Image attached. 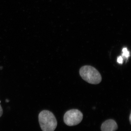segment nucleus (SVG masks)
Returning a JSON list of instances; mask_svg holds the SVG:
<instances>
[{"label":"nucleus","instance_id":"nucleus-1","mask_svg":"<svg viewBox=\"0 0 131 131\" xmlns=\"http://www.w3.org/2000/svg\"><path fill=\"white\" fill-rule=\"evenodd\" d=\"M39 122L43 131H54L57 125V121L55 115L50 111L43 110L38 115Z\"/></svg>","mask_w":131,"mask_h":131},{"label":"nucleus","instance_id":"nucleus-2","mask_svg":"<svg viewBox=\"0 0 131 131\" xmlns=\"http://www.w3.org/2000/svg\"><path fill=\"white\" fill-rule=\"evenodd\" d=\"M81 77L87 82L91 84H98L101 82V74L95 68L90 66H84L80 69Z\"/></svg>","mask_w":131,"mask_h":131},{"label":"nucleus","instance_id":"nucleus-3","mask_svg":"<svg viewBox=\"0 0 131 131\" xmlns=\"http://www.w3.org/2000/svg\"><path fill=\"white\" fill-rule=\"evenodd\" d=\"M83 115L78 109H71L65 113L63 117L64 122L69 126L77 125L81 122Z\"/></svg>","mask_w":131,"mask_h":131},{"label":"nucleus","instance_id":"nucleus-4","mask_svg":"<svg viewBox=\"0 0 131 131\" xmlns=\"http://www.w3.org/2000/svg\"><path fill=\"white\" fill-rule=\"evenodd\" d=\"M118 125L113 119H108L103 122L101 126L102 131H115L118 129Z\"/></svg>","mask_w":131,"mask_h":131},{"label":"nucleus","instance_id":"nucleus-5","mask_svg":"<svg viewBox=\"0 0 131 131\" xmlns=\"http://www.w3.org/2000/svg\"><path fill=\"white\" fill-rule=\"evenodd\" d=\"M130 52L128 51L126 47L122 49V57L128 58L130 57Z\"/></svg>","mask_w":131,"mask_h":131},{"label":"nucleus","instance_id":"nucleus-6","mask_svg":"<svg viewBox=\"0 0 131 131\" xmlns=\"http://www.w3.org/2000/svg\"><path fill=\"white\" fill-rule=\"evenodd\" d=\"M117 62L118 63L122 64L123 63V58L121 56H120L117 58Z\"/></svg>","mask_w":131,"mask_h":131},{"label":"nucleus","instance_id":"nucleus-7","mask_svg":"<svg viewBox=\"0 0 131 131\" xmlns=\"http://www.w3.org/2000/svg\"><path fill=\"white\" fill-rule=\"evenodd\" d=\"M3 114V110L2 107L0 104V118L2 116Z\"/></svg>","mask_w":131,"mask_h":131},{"label":"nucleus","instance_id":"nucleus-8","mask_svg":"<svg viewBox=\"0 0 131 131\" xmlns=\"http://www.w3.org/2000/svg\"><path fill=\"white\" fill-rule=\"evenodd\" d=\"M131 114L130 115V122H131Z\"/></svg>","mask_w":131,"mask_h":131}]
</instances>
